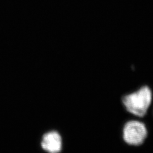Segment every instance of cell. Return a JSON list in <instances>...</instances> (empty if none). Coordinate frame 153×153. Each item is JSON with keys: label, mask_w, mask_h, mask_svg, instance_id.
<instances>
[{"label": "cell", "mask_w": 153, "mask_h": 153, "mask_svg": "<svg viewBox=\"0 0 153 153\" xmlns=\"http://www.w3.org/2000/svg\"><path fill=\"white\" fill-rule=\"evenodd\" d=\"M152 99L150 88L144 86L136 91L124 96L122 102L127 111L138 117H143L146 114Z\"/></svg>", "instance_id": "obj_1"}, {"label": "cell", "mask_w": 153, "mask_h": 153, "mask_svg": "<svg viewBox=\"0 0 153 153\" xmlns=\"http://www.w3.org/2000/svg\"><path fill=\"white\" fill-rule=\"evenodd\" d=\"M147 136V128L141 121H129L124 126L123 137L124 141L129 145L139 146L141 145Z\"/></svg>", "instance_id": "obj_2"}, {"label": "cell", "mask_w": 153, "mask_h": 153, "mask_svg": "<svg viewBox=\"0 0 153 153\" xmlns=\"http://www.w3.org/2000/svg\"><path fill=\"white\" fill-rule=\"evenodd\" d=\"M41 144L44 150L49 153H59L62 149V138L57 131H49L43 136Z\"/></svg>", "instance_id": "obj_3"}]
</instances>
